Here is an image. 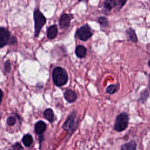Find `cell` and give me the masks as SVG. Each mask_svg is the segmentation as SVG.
<instances>
[{
    "mask_svg": "<svg viewBox=\"0 0 150 150\" xmlns=\"http://www.w3.org/2000/svg\"><path fill=\"white\" fill-rule=\"evenodd\" d=\"M53 81L57 87H61L67 84L69 80V76L66 70L61 67H56L52 71Z\"/></svg>",
    "mask_w": 150,
    "mask_h": 150,
    "instance_id": "1",
    "label": "cell"
},
{
    "mask_svg": "<svg viewBox=\"0 0 150 150\" xmlns=\"http://www.w3.org/2000/svg\"><path fill=\"white\" fill-rule=\"evenodd\" d=\"M33 19L35 22V36L38 37L42 28L46 22V19L39 9H35L33 12Z\"/></svg>",
    "mask_w": 150,
    "mask_h": 150,
    "instance_id": "2",
    "label": "cell"
},
{
    "mask_svg": "<svg viewBox=\"0 0 150 150\" xmlns=\"http://www.w3.org/2000/svg\"><path fill=\"white\" fill-rule=\"evenodd\" d=\"M129 117L126 112L119 114L115 118L114 123V129L118 132H121L125 130L128 125Z\"/></svg>",
    "mask_w": 150,
    "mask_h": 150,
    "instance_id": "3",
    "label": "cell"
},
{
    "mask_svg": "<svg viewBox=\"0 0 150 150\" xmlns=\"http://www.w3.org/2000/svg\"><path fill=\"white\" fill-rule=\"evenodd\" d=\"M10 32L4 27L0 28V47L2 48L4 46L8 44L14 43L16 42L14 40H16L15 37L10 38Z\"/></svg>",
    "mask_w": 150,
    "mask_h": 150,
    "instance_id": "4",
    "label": "cell"
},
{
    "mask_svg": "<svg viewBox=\"0 0 150 150\" xmlns=\"http://www.w3.org/2000/svg\"><path fill=\"white\" fill-rule=\"evenodd\" d=\"M92 35L93 33L91 28L87 24H86L79 28L76 32V36L83 41L88 40Z\"/></svg>",
    "mask_w": 150,
    "mask_h": 150,
    "instance_id": "5",
    "label": "cell"
},
{
    "mask_svg": "<svg viewBox=\"0 0 150 150\" xmlns=\"http://www.w3.org/2000/svg\"><path fill=\"white\" fill-rule=\"evenodd\" d=\"M127 1H121V0H107L104 1L103 6L104 9L108 11H111L113 8H115L118 11L120 10Z\"/></svg>",
    "mask_w": 150,
    "mask_h": 150,
    "instance_id": "6",
    "label": "cell"
},
{
    "mask_svg": "<svg viewBox=\"0 0 150 150\" xmlns=\"http://www.w3.org/2000/svg\"><path fill=\"white\" fill-rule=\"evenodd\" d=\"M76 117V112L73 111L67 118L66 120L62 125V128L65 131L71 129L74 125L75 119Z\"/></svg>",
    "mask_w": 150,
    "mask_h": 150,
    "instance_id": "7",
    "label": "cell"
},
{
    "mask_svg": "<svg viewBox=\"0 0 150 150\" xmlns=\"http://www.w3.org/2000/svg\"><path fill=\"white\" fill-rule=\"evenodd\" d=\"M73 18V15L71 14L63 13L59 19V23L61 28H67L69 27L70 25V21Z\"/></svg>",
    "mask_w": 150,
    "mask_h": 150,
    "instance_id": "8",
    "label": "cell"
},
{
    "mask_svg": "<svg viewBox=\"0 0 150 150\" xmlns=\"http://www.w3.org/2000/svg\"><path fill=\"white\" fill-rule=\"evenodd\" d=\"M64 97L67 102L71 103L76 100L77 94L74 91L68 89L64 93Z\"/></svg>",
    "mask_w": 150,
    "mask_h": 150,
    "instance_id": "9",
    "label": "cell"
},
{
    "mask_svg": "<svg viewBox=\"0 0 150 150\" xmlns=\"http://www.w3.org/2000/svg\"><path fill=\"white\" fill-rule=\"evenodd\" d=\"M125 33L128 40L133 43L137 42L138 38L134 29H133L132 28H129L125 30Z\"/></svg>",
    "mask_w": 150,
    "mask_h": 150,
    "instance_id": "10",
    "label": "cell"
},
{
    "mask_svg": "<svg viewBox=\"0 0 150 150\" xmlns=\"http://www.w3.org/2000/svg\"><path fill=\"white\" fill-rule=\"evenodd\" d=\"M46 129V124L43 121H39L35 125V131L38 135L42 134Z\"/></svg>",
    "mask_w": 150,
    "mask_h": 150,
    "instance_id": "11",
    "label": "cell"
},
{
    "mask_svg": "<svg viewBox=\"0 0 150 150\" xmlns=\"http://www.w3.org/2000/svg\"><path fill=\"white\" fill-rule=\"evenodd\" d=\"M58 29L56 25L50 26L47 29V36L50 39H54L57 35Z\"/></svg>",
    "mask_w": 150,
    "mask_h": 150,
    "instance_id": "12",
    "label": "cell"
},
{
    "mask_svg": "<svg viewBox=\"0 0 150 150\" xmlns=\"http://www.w3.org/2000/svg\"><path fill=\"white\" fill-rule=\"evenodd\" d=\"M75 53L79 58H83L87 54V49L83 45H78L76 47Z\"/></svg>",
    "mask_w": 150,
    "mask_h": 150,
    "instance_id": "13",
    "label": "cell"
},
{
    "mask_svg": "<svg viewBox=\"0 0 150 150\" xmlns=\"http://www.w3.org/2000/svg\"><path fill=\"white\" fill-rule=\"evenodd\" d=\"M43 116L45 119L50 122H53L54 120V114L51 108H47L43 112Z\"/></svg>",
    "mask_w": 150,
    "mask_h": 150,
    "instance_id": "14",
    "label": "cell"
},
{
    "mask_svg": "<svg viewBox=\"0 0 150 150\" xmlns=\"http://www.w3.org/2000/svg\"><path fill=\"white\" fill-rule=\"evenodd\" d=\"M137 144L134 141H131L122 145L121 150H136Z\"/></svg>",
    "mask_w": 150,
    "mask_h": 150,
    "instance_id": "15",
    "label": "cell"
},
{
    "mask_svg": "<svg viewBox=\"0 0 150 150\" xmlns=\"http://www.w3.org/2000/svg\"><path fill=\"white\" fill-rule=\"evenodd\" d=\"M22 142L26 146H30L33 143V138L31 135L28 134L23 136L22 138Z\"/></svg>",
    "mask_w": 150,
    "mask_h": 150,
    "instance_id": "16",
    "label": "cell"
},
{
    "mask_svg": "<svg viewBox=\"0 0 150 150\" xmlns=\"http://www.w3.org/2000/svg\"><path fill=\"white\" fill-rule=\"evenodd\" d=\"M149 96V91L148 88H145L144 90H143L140 94V97H139V101L142 103H144L148 97Z\"/></svg>",
    "mask_w": 150,
    "mask_h": 150,
    "instance_id": "17",
    "label": "cell"
},
{
    "mask_svg": "<svg viewBox=\"0 0 150 150\" xmlns=\"http://www.w3.org/2000/svg\"><path fill=\"white\" fill-rule=\"evenodd\" d=\"M118 87V85L117 84H111L107 87L106 92L109 94H113L117 91Z\"/></svg>",
    "mask_w": 150,
    "mask_h": 150,
    "instance_id": "18",
    "label": "cell"
},
{
    "mask_svg": "<svg viewBox=\"0 0 150 150\" xmlns=\"http://www.w3.org/2000/svg\"><path fill=\"white\" fill-rule=\"evenodd\" d=\"M98 22L99 23L103 26H106L108 24V19L104 16H100L98 18Z\"/></svg>",
    "mask_w": 150,
    "mask_h": 150,
    "instance_id": "19",
    "label": "cell"
},
{
    "mask_svg": "<svg viewBox=\"0 0 150 150\" xmlns=\"http://www.w3.org/2000/svg\"><path fill=\"white\" fill-rule=\"evenodd\" d=\"M16 118L15 117H13V116L9 117L6 120V123L9 126L13 125L16 123Z\"/></svg>",
    "mask_w": 150,
    "mask_h": 150,
    "instance_id": "20",
    "label": "cell"
},
{
    "mask_svg": "<svg viewBox=\"0 0 150 150\" xmlns=\"http://www.w3.org/2000/svg\"><path fill=\"white\" fill-rule=\"evenodd\" d=\"M4 69L6 73L10 72L11 70V64L9 60H6L4 63Z\"/></svg>",
    "mask_w": 150,
    "mask_h": 150,
    "instance_id": "21",
    "label": "cell"
},
{
    "mask_svg": "<svg viewBox=\"0 0 150 150\" xmlns=\"http://www.w3.org/2000/svg\"><path fill=\"white\" fill-rule=\"evenodd\" d=\"M12 147H13V150H23L21 145L18 142H16L15 144H14Z\"/></svg>",
    "mask_w": 150,
    "mask_h": 150,
    "instance_id": "22",
    "label": "cell"
},
{
    "mask_svg": "<svg viewBox=\"0 0 150 150\" xmlns=\"http://www.w3.org/2000/svg\"><path fill=\"white\" fill-rule=\"evenodd\" d=\"M148 66H149V67L150 68V60L148 61Z\"/></svg>",
    "mask_w": 150,
    "mask_h": 150,
    "instance_id": "23",
    "label": "cell"
},
{
    "mask_svg": "<svg viewBox=\"0 0 150 150\" xmlns=\"http://www.w3.org/2000/svg\"><path fill=\"white\" fill-rule=\"evenodd\" d=\"M149 88H150V74H149ZM150 90V89H149Z\"/></svg>",
    "mask_w": 150,
    "mask_h": 150,
    "instance_id": "24",
    "label": "cell"
}]
</instances>
